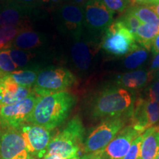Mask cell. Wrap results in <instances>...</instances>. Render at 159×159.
I'll list each match as a JSON object with an SVG mask.
<instances>
[{"instance_id": "cell-33", "label": "cell", "mask_w": 159, "mask_h": 159, "mask_svg": "<svg viewBox=\"0 0 159 159\" xmlns=\"http://www.w3.org/2000/svg\"><path fill=\"white\" fill-rule=\"evenodd\" d=\"M80 159H103L102 155L99 154H84Z\"/></svg>"}, {"instance_id": "cell-2", "label": "cell", "mask_w": 159, "mask_h": 159, "mask_svg": "<svg viewBox=\"0 0 159 159\" xmlns=\"http://www.w3.org/2000/svg\"><path fill=\"white\" fill-rule=\"evenodd\" d=\"M134 98L127 89L111 87L103 89L95 97L91 107L94 119H112L130 116L134 106Z\"/></svg>"}, {"instance_id": "cell-18", "label": "cell", "mask_w": 159, "mask_h": 159, "mask_svg": "<svg viewBox=\"0 0 159 159\" xmlns=\"http://www.w3.org/2000/svg\"><path fill=\"white\" fill-rule=\"evenodd\" d=\"M150 73L143 70H136L119 75L116 82L123 89H139L144 87L149 80Z\"/></svg>"}, {"instance_id": "cell-42", "label": "cell", "mask_w": 159, "mask_h": 159, "mask_svg": "<svg viewBox=\"0 0 159 159\" xmlns=\"http://www.w3.org/2000/svg\"><path fill=\"white\" fill-rule=\"evenodd\" d=\"M152 2H153V3H152V4H154V3L158 2H159V0H152Z\"/></svg>"}, {"instance_id": "cell-1", "label": "cell", "mask_w": 159, "mask_h": 159, "mask_svg": "<svg viewBox=\"0 0 159 159\" xmlns=\"http://www.w3.org/2000/svg\"><path fill=\"white\" fill-rule=\"evenodd\" d=\"M77 99L66 91L39 97L27 123L53 130L67 119Z\"/></svg>"}, {"instance_id": "cell-17", "label": "cell", "mask_w": 159, "mask_h": 159, "mask_svg": "<svg viewBox=\"0 0 159 159\" xmlns=\"http://www.w3.org/2000/svg\"><path fill=\"white\" fill-rule=\"evenodd\" d=\"M159 150V125L148 129L142 134L139 159H156Z\"/></svg>"}, {"instance_id": "cell-11", "label": "cell", "mask_w": 159, "mask_h": 159, "mask_svg": "<svg viewBox=\"0 0 159 159\" xmlns=\"http://www.w3.org/2000/svg\"><path fill=\"white\" fill-rule=\"evenodd\" d=\"M35 7L10 1L0 6V27L27 28V24L33 16Z\"/></svg>"}, {"instance_id": "cell-7", "label": "cell", "mask_w": 159, "mask_h": 159, "mask_svg": "<svg viewBox=\"0 0 159 159\" xmlns=\"http://www.w3.org/2000/svg\"><path fill=\"white\" fill-rule=\"evenodd\" d=\"M39 98L33 93L19 102L0 108V129H19L26 124Z\"/></svg>"}, {"instance_id": "cell-23", "label": "cell", "mask_w": 159, "mask_h": 159, "mask_svg": "<svg viewBox=\"0 0 159 159\" xmlns=\"http://www.w3.org/2000/svg\"><path fill=\"white\" fill-rule=\"evenodd\" d=\"M148 52H147V49L139 47L136 50L130 52L126 57L124 61L125 66L128 69L138 68L144 63L146 59L148 58Z\"/></svg>"}, {"instance_id": "cell-32", "label": "cell", "mask_w": 159, "mask_h": 159, "mask_svg": "<svg viewBox=\"0 0 159 159\" xmlns=\"http://www.w3.org/2000/svg\"><path fill=\"white\" fill-rule=\"evenodd\" d=\"M152 51L155 56L159 53V34L154 39L152 45Z\"/></svg>"}, {"instance_id": "cell-14", "label": "cell", "mask_w": 159, "mask_h": 159, "mask_svg": "<svg viewBox=\"0 0 159 159\" xmlns=\"http://www.w3.org/2000/svg\"><path fill=\"white\" fill-rule=\"evenodd\" d=\"M33 93V89L18 85L8 75L0 77V108L19 102Z\"/></svg>"}, {"instance_id": "cell-8", "label": "cell", "mask_w": 159, "mask_h": 159, "mask_svg": "<svg viewBox=\"0 0 159 159\" xmlns=\"http://www.w3.org/2000/svg\"><path fill=\"white\" fill-rule=\"evenodd\" d=\"M83 25L91 33H105L114 22V13L100 0H88L83 5Z\"/></svg>"}, {"instance_id": "cell-38", "label": "cell", "mask_w": 159, "mask_h": 159, "mask_svg": "<svg viewBox=\"0 0 159 159\" xmlns=\"http://www.w3.org/2000/svg\"><path fill=\"white\" fill-rule=\"evenodd\" d=\"M69 1H70L71 3L77 4V5H83L88 0H69Z\"/></svg>"}, {"instance_id": "cell-39", "label": "cell", "mask_w": 159, "mask_h": 159, "mask_svg": "<svg viewBox=\"0 0 159 159\" xmlns=\"http://www.w3.org/2000/svg\"><path fill=\"white\" fill-rule=\"evenodd\" d=\"M42 159H63L58 156H56V155H47L44 158Z\"/></svg>"}, {"instance_id": "cell-3", "label": "cell", "mask_w": 159, "mask_h": 159, "mask_svg": "<svg viewBox=\"0 0 159 159\" xmlns=\"http://www.w3.org/2000/svg\"><path fill=\"white\" fill-rule=\"evenodd\" d=\"M85 128L79 116L73 117L64 128L52 137L47 155H56L63 159L80 157L84 144Z\"/></svg>"}, {"instance_id": "cell-31", "label": "cell", "mask_w": 159, "mask_h": 159, "mask_svg": "<svg viewBox=\"0 0 159 159\" xmlns=\"http://www.w3.org/2000/svg\"><path fill=\"white\" fill-rule=\"evenodd\" d=\"M153 3L152 0H130V4L134 6L142 5L148 6L152 5Z\"/></svg>"}, {"instance_id": "cell-12", "label": "cell", "mask_w": 159, "mask_h": 159, "mask_svg": "<svg viewBox=\"0 0 159 159\" xmlns=\"http://www.w3.org/2000/svg\"><path fill=\"white\" fill-rule=\"evenodd\" d=\"M142 135L133 125L123 128L101 152L103 159H122L128 153L134 139Z\"/></svg>"}, {"instance_id": "cell-21", "label": "cell", "mask_w": 159, "mask_h": 159, "mask_svg": "<svg viewBox=\"0 0 159 159\" xmlns=\"http://www.w3.org/2000/svg\"><path fill=\"white\" fill-rule=\"evenodd\" d=\"M6 49L8 51L11 59L16 65L19 70L36 65L34 63V60L37 57L35 52L23 50L12 47H9Z\"/></svg>"}, {"instance_id": "cell-36", "label": "cell", "mask_w": 159, "mask_h": 159, "mask_svg": "<svg viewBox=\"0 0 159 159\" xmlns=\"http://www.w3.org/2000/svg\"><path fill=\"white\" fill-rule=\"evenodd\" d=\"M16 1L21 4H23V5L33 6V7H35V4L36 3V0H16Z\"/></svg>"}, {"instance_id": "cell-44", "label": "cell", "mask_w": 159, "mask_h": 159, "mask_svg": "<svg viewBox=\"0 0 159 159\" xmlns=\"http://www.w3.org/2000/svg\"><path fill=\"white\" fill-rule=\"evenodd\" d=\"M71 159H80V157H76V158H71Z\"/></svg>"}, {"instance_id": "cell-43", "label": "cell", "mask_w": 159, "mask_h": 159, "mask_svg": "<svg viewBox=\"0 0 159 159\" xmlns=\"http://www.w3.org/2000/svg\"><path fill=\"white\" fill-rule=\"evenodd\" d=\"M156 159H159V150H158V154H157V157H156Z\"/></svg>"}, {"instance_id": "cell-29", "label": "cell", "mask_w": 159, "mask_h": 159, "mask_svg": "<svg viewBox=\"0 0 159 159\" xmlns=\"http://www.w3.org/2000/svg\"><path fill=\"white\" fill-rule=\"evenodd\" d=\"M142 141V134L139 136L134 139L130 150L128 153L122 159H139V154H140V147Z\"/></svg>"}, {"instance_id": "cell-13", "label": "cell", "mask_w": 159, "mask_h": 159, "mask_svg": "<svg viewBox=\"0 0 159 159\" xmlns=\"http://www.w3.org/2000/svg\"><path fill=\"white\" fill-rule=\"evenodd\" d=\"M25 152V142L19 129L0 130V159H13Z\"/></svg>"}, {"instance_id": "cell-41", "label": "cell", "mask_w": 159, "mask_h": 159, "mask_svg": "<svg viewBox=\"0 0 159 159\" xmlns=\"http://www.w3.org/2000/svg\"><path fill=\"white\" fill-rule=\"evenodd\" d=\"M49 0H36V2H48Z\"/></svg>"}, {"instance_id": "cell-24", "label": "cell", "mask_w": 159, "mask_h": 159, "mask_svg": "<svg viewBox=\"0 0 159 159\" xmlns=\"http://www.w3.org/2000/svg\"><path fill=\"white\" fill-rule=\"evenodd\" d=\"M19 70L7 49H0V77Z\"/></svg>"}, {"instance_id": "cell-35", "label": "cell", "mask_w": 159, "mask_h": 159, "mask_svg": "<svg viewBox=\"0 0 159 159\" xmlns=\"http://www.w3.org/2000/svg\"><path fill=\"white\" fill-rule=\"evenodd\" d=\"M13 159H36L35 158H33V156H31L27 152H25L19 155L15 158H13Z\"/></svg>"}, {"instance_id": "cell-16", "label": "cell", "mask_w": 159, "mask_h": 159, "mask_svg": "<svg viewBox=\"0 0 159 159\" xmlns=\"http://www.w3.org/2000/svg\"><path fill=\"white\" fill-rule=\"evenodd\" d=\"M75 39L71 48V57L73 63L80 71L89 70L92 62L93 53L91 45L88 41L81 39Z\"/></svg>"}, {"instance_id": "cell-9", "label": "cell", "mask_w": 159, "mask_h": 159, "mask_svg": "<svg viewBox=\"0 0 159 159\" xmlns=\"http://www.w3.org/2000/svg\"><path fill=\"white\" fill-rule=\"evenodd\" d=\"M19 130L25 140L27 152L36 159L44 158L52 139L51 130L30 123L23 125Z\"/></svg>"}, {"instance_id": "cell-5", "label": "cell", "mask_w": 159, "mask_h": 159, "mask_svg": "<svg viewBox=\"0 0 159 159\" xmlns=\"http://www.w3.org/2000/svg\"><path fill=\"white\" fill-rule=\"evenodd\" d=\"M101 45L105 52L115 56H122L139 48L134 34L121 19L113 22L105 32Z\"/></svg>"}, {"instance_id": "cell-20", "label": "cell", "mask_w": 159, "mask_h": 159, "mask_svg": "<svg viewBox=\"0 0 159 159\" xmlns=\"http://www.w3.org/2000/svg\"><path fill=\"white\" fill-rule=\"evenodd\" d=\"M158 34L159 25L142 23L135 33L134 37L136 43L142 46V48L150 50L154 39Z\"/></svg>"}, {"instance_id": "cell-28", "label": "cell", "mask_w": 159, "mask_h": 159, "mask_svg": "<svg viewBox=\"0 0 159 159\" xmlns=\"http://www.w3.org/2000/svg\"><path fill=\"white\" fill-rule=\"evenodd\" d=\"M112 12L122 13L128 9L130 0H100Z\"/></svg>"}, {"instance_id": "cell-26", "label": "cell", "mask_w": 159, "mask_h": 159, "mask_svg": "<svg viewBox=\"0 0 159 159\" xmlns=\"http://www.w3.org/2000/svg\"><path fill=\"white\" fill-rule=\"evenodd\" d=\"M147 110L148 114L149 128L153 127L159 121V104L154 101L147 99Z\"/></svg>"}, {"instance_id": "cell-45", "label": "cell", "mask_w": 159, "mask_h": 159, "mask_svg": "<svg viewBox=\"0 0 159 159\" xmlns=\"http://www.w3.org/2000/svg\"><path fill=\"white\" fill-rule=\"evenodd\" d=\"M158 79H159V71H158Z\"/></svg>"}, {"instance_id": "cell-34", "label": "cell", "mask_w": 159, "mask_h": 159, "mask_svg": "<svg viewBox=\"0 0 159 159\" xmlns=\"http://www.w3.org/2000/svg\"><path fill=\"white\" fill-rule=\"evenodd\" d=\"M159 69V53H158L156 56H155L154 59L152 60V64H151V69L152 70H156V69Z\"/></svg>"}, {"instance_id": "cell-10", "label": "cell", "mask_w": 159, "mask_h": 159, "mask_svg": "<svg viewBox=\"0 0 159 159\" xmlns=\"http://www.w3.org/2000/svg\"><path fill=\"white\" fill-rule=\"evenodd\" d=\"M56 17L59 29L63 33L75 40L82 36L84 26L83 5L71 2L63 4L57 9Z\"/></svg>"}, {"instance_id": "cell-15", "label": "cell", "mask_w": 159, "mask_h": 159, "mask_svg": "<svg viewBox=\"0 0 159 159\" xmlns=\"http://www.w3.org/2000/svg\"><path fill=\"white\" fill-rule=\"evenodd\" d=\"M46 44L47 37L45 35L27 28L20 32L9 47L23 50L35 52V49H41Z\"/></svg>"}, {"instance_id": "cell-40", "label": "cell", "mask_w": 159, "mask_h": 159, "mask_svg": "<svg viewBox=\"0 0 159 159\" xmlns=\"http://www.w3.org/2000/svg\"><path fill=\"white\" fill-rule=\"evenodd\" d=\"M49 2H51L52 3H57L59 2L60 1H61V0H49Z\"/></svg>"}, {"instance_id": "cell-19", "label": "cell", "mask_w": 159, "mask_h": 159, "mask_svg": "<svg viewBox=\"0 0 159 159\" xmlns=\"http://www.w3.org/2000/svg\"><path fill=\"white\" fill-rule=\"evenodd\" d=\"M41 70V66L39 65H35L28 68L19 69L7 75L18 85L26 88L33 89Z\"/></svg>"}, {"instance_id": "cell-6", "label": "cell", "mask_w": 159, "mask_h": 159, "mask_svg": "<svg viewBox=\"0 0 159 159\" xmlns=\"http://www.w3.org/2000/svg\"><path fill=\"white\" fill-rule=\"evenodd\" d=\"M124 125L125 119L122 117L105 119L89 132L83 144L84 153H101Z\"/></svg>"}, {"instance_id": "cell-22", "label": "cell", "mask_w": 159, "mask_h": 159, "mask_svg": "<svg viewBox=\"0 0 159 159\" xmlns=\"http://www.w3.org/2000/svg\"><path fill=\"white\" fill-rule=\"evenodd\" d=\"M128 10L136 16L141 22L159 25V17L148 6H133Z\"/></svg>"}, {"instance_id": "cell-30", "label": "cell", "mask_w": 159, "mask_h": 159, "mask_svg": "<svg viewBox=\"0 0 159 159\" xmlns=\"http://www.w3.org/2000/svg\"><path fill=\"white\" fill-rule=\"evenodd\" d=\"M148 99L159 103V80L154 83L149 88Z\"/></svg>"}, {"instance_id": "cell-37", "label": "cell", "mask_w": 159, "mask_h": 159, "mask_svg": "<svg viewBox=\"0 0 159 159\" xmlns=\"http://www.w3.org/2000/svg\"><path fill=\"white\" fill-rule=\"evenodd\" d=\"M148 7H150L151 9L155 13H156L157 16L159 17V2H158L152 4V5H148Z\"/></svg>"}, {"instance_id": "cell-25", "label": "cell", "mask_w": 159, "mask_h": 159, "mask_svg": "<svg viewBox=\"0 0 159 159\" xmlns=\"http://www.w3.org/2000/svg\"><path fill=\"white\" fill-rule=\"evenodd\" d=\"M24 29L17 27H0V49L7 48L16 36Z\"/></svg>"}, {"instance_id": "cell-4", "label": "cell", "mask_w": 159, "mask_h": 159, "mask_svg": "<svg viewBox=\"0 0 159 159\" xmlns=\"http://www.w3.org/2000/svg\"><path fill=\"white\" fill-rule=\"evenodd\" d=\"M76 81L75 75L67 69L51 66L40 71L33 89L37 96L44 97L66 91Z\"/></svg>"}, {"instance_id": "cell-27", "label": "cell", "mask_w": 159, "mask_h": 159, "mask_svg": "<svg viewBox=\"0 0 159 159\" xmlns=\"http://www.w3.org/2000/svg\"><path fill=\"white\" fill-rule=\"evenodd\" d=\"M122 21L124 23L125 27L128 28L129 30H130L131 33L135 35V33H136L137 30L139 27V26L142 25V22H141L139 21V19L137 18L136 16L133 14L131 12L127 11L124 16L122 18Z\"/></svg>"}]
</instances>
